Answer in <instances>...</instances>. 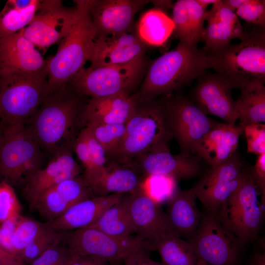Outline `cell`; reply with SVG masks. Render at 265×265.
<instances>
[{"label": "cell", "instance_id": "obj_1", "mask_svg": "<svg viewBox=\"0 0 265 265\" xmlns=\"http://www.w3.org/2000/svg\"><path fill=\"white\" fill-rule=\"evenodd\" d=\"M82 97L67 85L50 91L30 118V129L40 146L54 154L73 146L79 122L83 121L85 105Z\"/></svg>", "mask_w": 265, "mask_h": 265}, {"label": "cell", "instance_id": "obj_2", "mask_svg": "<svg viewBox=\"0 0 265 265\" xmlns=\"http://www.w3.org/2000/svg\"><path fill=\"white\" fill-rule=\"evenodd\" d=\"M208 68L207 55L201 49L179 42L149 65L136 93L138 101L149 102L171 94L189 85Z\"/></svg>", "mask_w": 265, "mask_h": 265}, {"label": "cell", "instance_id": "obj_3", "mask_svg": "<svg viewBox=\"0 0 265 265\" xmlns=\"http://www.w3.org/2000/svg\"><path fill=\"white\" fill-rule=\"evenodd\" d=\"M265 28L255 26L239 43L206 53L210 68L238 88L254 81L265 82Z\"/></svg>", "mask_w": 265, "mask_h": 265}, {"label": "cell", "instance_id": "obj_4", "mask_svg": "<svg viewBox=\"0 0 265 265\" xmlns=\"http://www.w3.org/2000/svg\"><path fill=\"white\" fill-rule=\"evenodd\" d=\"M77 15L55 54L47 60L49 92L66 85L89 61L96 32L90 16L88 0H75Z\"/></svg>", "mask_w": 265, "mask_h": 265}, {"label": "cell", "instance_id": "obj_5", "mask_svg": "<svg viewBox=\"0 0 265 265\" xmlns=\"http://www.w3.org/2000/svg\"><path fill=\"white\" fill-rule=\"evenodd\" d=\"M172 138L167 117L164 96L139 102L126 123L125 134L112 159H132L148 152L169 149Z\"/></svg>", "mask_w": 265, "mask_h": 265}, {"label": "cell", "instance_id": "obj_6", "mask_svg": "<svg viewBox=\"0 0 265 265\" xmlns=\"http://www.w3.org/2000/svg\"><path fill=\"white\" fill-rule=\"evenodd\" d=\"M261 191L251 171L214 215L217 220L244 244L255 239L262 227L265 206Z\"/></svg>", "mask_w": 265, "mask_h": 265}, {"label": "cell", "instance_id": "obj_7", "mask_svg": "<svg viewBox=\"0 0 265 265\" xmlns=\"http://www.w3.org/2000/svg\"><path fill=\"white\" fill-rule=\"evenodd\" d=\"M49 93L47 68L33 74L0 76L1 123H25L35 113Z\"/></svg>", "mask_w": 265, "mask_h": 265}, {"label": "cell", "instance_id": "obj_8", "mask_svg": "<svg viewBox=\"0 0 265 265\" xmlns=\"http://www.w3.org/2000/svg\"><path fill=\"white\" fill-rule=\"evenodd\" d=\"M147 70L145 57L119 66L81 69L67 85L81 96L131 95Z\"/></svg>", "mask_w": 265, "mask_h": 265}, {"label": "cell", "instance_id": "obj_9", "mask_svg": "<svg viewBox=\"0 0 265 265\" xmlns=\"http://www.w3.org/2000/svg\"><path fill=\"white\" fill-rule=\"evenodd\" d=\"M1 124L0 176L12 186L25 182L39 168L41 149L24 123Z\"/></svg>", "mask_w": 265, "mask_h": 265}, {"label": "cell", "instance_id": "obj_10", "mask_svg": "<svg viewBox=\"0 0 265 265\" xmlns=\"http://www.w3.org/2000/svg\"><path fill=\"white\" fill-rule=\"evenodd\" d=\"M60 232L62 241L74 254L97 257L109 263L125 260L139 251L152 250L149 241L137 236L121 238L92 228Z\"/></svg>", "mask_w": 265, "mask_h": 265}, {"label": "cell", "instance_id": "obj_11", "mask_svg": "<svg viewBox=\"0 0 265 265\" xmlns=\"http://www.w3.org/2000/svg\"><path fill=\"white\" fill-rule=\"evenodd\" d=\"M188 242L198 259L208 265H238L244 244L209 212Z\"/></svg>", "mask_w": 265, "mask_h": 265}, {"label": "cell", "instance_id": "obj_12", "mask_svg": "<svg viewBox=\"0 0 265 265\" xmlns=\"http://www.w3.org/2000/svg\"><path fill=\"white\" fill-rule=\"evenodd\" d=\"M168 124L181 153L193 154L196 144L218 123L205 114L184 95L164 96Z\"/></svg>", "mask_w": 265, "mask_h": 265}, {"label": "cell", "instance_id": "obj_13", "mask_svg": "<svg viewBox=\"0 0 265 265\" xmlns=\"http://www.w3.org/2000/svg\"><path fill=\"white\" fill-rule=\"evenodd\" d=\"M78 8L65 6L62 0H40L30 23L23 29L24 36L45 52L52 45L60 43L76 20Z\"/></svg>", "mask_w": 265, "mask_h": 265}, {"label": "cell", "instance_id": "obj_14", "mask_svg": "<svg viewBox=\"0 0 265 265\" xmlns=\"http://www.w3.org/2000/svg\"><path fill=\"white\" fill-rule=\"evenodd\" d=\"M247 172L236 153L224 162L211 167L192 188L208 212L215 214L240 185Z\"/></svg>", "mask_w": 265, "mask_h": 265}, {"label": "cell", "instance_id": "obj_15", "mask_svg": "<svg viewBox=\"0 0 265 265\" xmlns=\"http://www.w3.org/2000/svg\"><path fill=\"white\" fill-rule=\"evenodd\" d=\"M234 88V85L222 76L204 72L197 78L191 99L206 115L236 125V101L232 95Z\"/></svg>", "mask_w": 265, "mask_h": 265}, {"label": "cell", "instance_id": "obj_16", "mask_svg": "<svg viewBox=\"0 0 265 265\" xmlns=\"http://www.w3.org/2000/svg\"><path fill=\"white\" fill-rule=\"evenodd\" d=\"M72 147H65L54 154L46 167L38 168L25 181L23 192L30 209L35 210L39 199L50 188L80 175L81 169L73 156Z\"/></svg>", "mask_w": 265, "mask_h": 265}, {"label": "cell", "instance_id": "obj_17", "mask_svg": "<svg viewBox=\"0 0 265 265\" xmlns=\"http://www.w3.org/2000/svg\"><path fill=\"white\" fill-rule=\"evenodd\" d=\"M149 2L145 0H88L96 37L129 32L135 14Z\"/></svg>", "mask_w": 265, "mask_h": 265}, {"label": "cell", "instance_id": "obj_18", "mask_svg": "<svg viewBox=\"0 0 265 265\" xmlns=\"http://www.w3.org/2000/svg\"><path fill=\"white\" fill-rule=\"evenodd\" d=\"M126 198L137 237L150 241L165 234H171L166 213L160 203L148 195L141 186L129 193Z\"/></svg>", "mask_w": 265, "mask_h": 265}, {"label": "cell", "instance_id": "obj_19", "mask_svg": "<svg viewBox=\"0 0 265 265\" xmlns=\"http://www.w3.org/2000/svg\"><path fill=\"white\" fill-rule=\"evenodd\" d=\"M132 160L143 175L165 176L177 180L189 179L199 175L203 161L196 155L173 154L169 149L151 151Z\"/></svg>", "mask_w": 265, "mask_h": 265}, {"label": "cell", "instance_id": "obj_20", "mask_svg": "<svg viewBox=\"0 0 265 265\" xmlns=\"http://www.w3.org/2000/svg\"><path fill=\"white\" fill-rule=\"evenodd\" d=\"M46 68L47 60L24 36L23 29L0 38V76L33 74Z\"/></svg>", "mask_w": 265, "mask_h": 265}, {"label": "cell", "instance_id": "obj_21", "mask_svg": "<svg viewBox=\"0 0 265 265\" xmlns=\"http://www.w3.org/2000/svg\"><path fill=\"white\" fill-rule=\"evenodd\" d=\"M147 49L136 34L129 32L96 37L90 67L122 65L144 57Z\"/></svg>", "mask_w": 265, "mask_h": 265}, {"label": "cell", "instance_id": "obj_22", "mask_svg": "<svg viewBox=\"0 0 265 265\" xmlns=\"http://www.w3.org/2000/svg\"><path fill=\"white\" fill-rule=\"evenodd\" d=\"M201 49L206 53L219 50L231 43L234 39H242L246 31L235 12L226 6L222 0H217L207 11Z\"/></svg>", "mask_w": 265, "mask_h": 265}, {"label": "cell", "instance_id": "obj_23", "mask_svg": "<svg viewBox=\"0 0 265 265\" xmlns=\"http://www.w3.org/2000/svg\"><path fill=\"white\" fill-rule=\"evenodd\" d=\"M94 196L83 176L80 175L48 190L39 199L35 210L47 222L59 217L76 203Z\"/></svg>", "mask_w": 265, "mask_h": 265}, {"label": "cell", "instance_id": "obj_24", "mask_svg": "<svg viewBox=\"0 0 265 265\" xmlns=\"http://www.w3.org/2000/svg\"><path fill=\"white\" fill-rule=\"evenodd\" d=\"M243 132L240 126L217 123L196 144L193 154L211 167L218 165L236 153Z\"/></svg>", "mask_w": 265, "mask_h": 265}, {"label": "cell", "instance_id": "obj_25", "mask_svg": "<svg viewBox=\"0 0 265 265\" xmlns=\"http://www.w3.org/2000/svg\"><path fill=\"white\" fill-rule=\"evenodd\" d=\"M142 174L132 159H108L105 170L90 187L95 196L130 193L141 186Z\"/></svg>", "mask_w": 265, "mask_h": 265}, {"label": "cell", "instance_id": "obj_26", "mask_svg": "<svg viewBox=\"0 0 265 265\" xmlns=\"http://www.w3.org/2000/svg\"><path fill=\"white\" fill-rule=\"evenodd\" d=\"M123 197L122 194H112L83 200L72 206L59 217L46 223L58 231L87 228L97 221L105 211Z\"/></svg>", "mask_w": 265, "mask_h": 265}, {"label": "cell", "instance_id": "obj_27", "mask_svg": "<svg viewBox=\"0 0 265 265\" xmlns=\"http://www.w3.org/2000/svg\"><path fill=\"white\" fill-rule=\"evenodd\" d=\"M193 188L176 191L168 200L166 213L171 234L190 238L195 233L201 215Z\"/></svg>", "mask_w": 265, "mask_h": 265}, {"label": "cell", "instance_id": "obj_28", "mask_svg": "<svg viewBox=\"0 0 265 265\" xmlns=\"http://www.w3.org/2000/svg\"><path fill=\"white\" fill-rule=\"evenodd\" d=\"M138 103L136 94L90 98L85 106L84 123L125 124L132 116Z\"/></svg>", "mask_w": 265, "mask_h": 265}, {"label": "cell", "instance_id": "obj_29", "mask_svg": "<svg viewBox=\"0 0 265 265\" xmlns=\"http://www.w3.org/2000/svg\"><path fill=\"white\" fill-rule=\"evenodd\" d=\"M175 36L187 45L197 47L202 40L207 11L196 0H179L172 7Z\"/></svg>", "mask_w": 265, "mask_h": 265}, {"label": "cell", "instance_id": "obj_30", "mask_svg": "<svg viewBox=\"0 0 265 265\" xmlns=\"http://www.w3.org/2000/svg\"><path fill=\"white\" fill-rule=\"evenodd\" d=\"M236 101V113L243 129L253 124L265 122V86L260 81L251 82L240 88Z\"/></svg>", "mask_w": 265, "mask_h": 265}, {"label": "cell", "instance_id": "obj_31", "mask_svg": "<svg viewBox=\"0 0 265 265\" xmlns=\"http://www.w3.org/2000/svg\"><path fill=\"white\" fill-rule=\"evenodd\" d=\"M175 24L162 10L155 8L144 13L136 26L137 35L147 45L161 46L173 33Z\"/></svg>", "mask_w": 265, "mask_h": 265}, {"label": "cell", "instance_id": "obj_32", "mask_svg": "<svg viewBox=\"0 0 265 265\" xmlns=\"http://www.w3.org/2000/svg\"><path fill=\"white\" fill-rule=\"evenodd\" d=\"M150 242L165 265H198L199 260L192 247L180 238L167 233Z\"/></svg>", "mask_w": 265, "mask_h": 265}, {"label": "cell", "instance_id": "obj_33", "mask_svg": "<svg viewBox=\"0 0 265 265\" xmlns=\"http://www.w3.org/2000/svg\"><path fill=\"white\" fill-rule=\"evenodd\" d=\"M87 228L98 229L112 237L129 238L134 233L130 216L126 198L105 211L94 223Z\"/></svg>", "mask_w": 265, "mask_h": 265}, {"label": "cell", "instance_id": "obj_34", "mask_svg": "<svg viewBox=\"0 0 265 265\" xmlns=\"http://www.w3.org/2000/svg\"><path fill=\"white\" fill-rule=\"evenodd\" d=\"M126 125L91 122L85 123V127L104 147L108 159H110L114 157L118 151L125 134Z\"/></svg>", "mask_w": 265, "mask_h": 265}, {"label": "cell", "instance_id": "obj_35", "mask_svg": "<svg viewBox=\"0 0 265 265\" xmlns=\"http://www.w3.org/2000/svg\"><path fill=\"white\" fill-rule=\"evenodd\" d=\"M40 2L35 0L30 6L21 10L5 5L0 12V38L14 34L27 26L33 19Z\"/></svg>", "mask_w": 265, "mask_h": 265}, {"label": "cell", "instance_id": "obj_36", "mask_svg": "<svg viewBox=\"0 0 265 265\" xmlns=\"http://www.w3.org/2000/svg\"><path fill=\"white\" fill-rule=\"evenodd\" d=\"M47 227L46 223H43L22 215L20 216L12 240L15 256L18 260L19 253L29 245Z\"/></svg>", "mask_w": 265, "mask_h": 265}, {"label": "cell", "instance_id": "obj_37", "mask_svg": "<svg viewBox=\"0 0 265 265\" xmlns=\"http://www.w3.org/2000/svg\"><path fill=\"white\" fill-rule=\"evenodd\" d=\"M61 241V232L47 225V228L19 253L18 259L23 263H31L47 249Z\"/></svg>", "mask_w": 265, "mask_h": 265}, {"label": "cell", "instance_id": "obj_38", "mask_svg": "<svg viewBox=\"0 0 265 265\" xmlns=\"http://www.w3.org/2000/svg\"><path fill=\"white\" fill-rule=\"evenodd\" d=\"M76 256L61 241L32 261L30 265H71Z\"/></svg>", "mask_w": 265, "mask_h": 265}, {"label": "cell", "instance_id": "obj_39", "mask_svg": "<svg viewBox=\"0 0 265 265\" xmlns=\"http://www.w3.org/2000/svg\"><path fill=\"white\" fill-rule=\"evenodd\" d=\"M21 206L12 185L0 183V223L20 215Z\"/></svg>", "mask_w": 265, "mask_h": 265}, {"label": "cell", "instance_id": "obj_40", "mask_svg": "<svg viewBox=\"0 0 265 265\" xmlns=\"http://www.w3.org/2000/svg\"><path fill=\"white\" fill-rule=\"evenodd\" d=\"M235 13L246 22L265 28V1L246 0L238 8Z\"/></svg>", "mask_w": 265, "mask_h": 265}, {"label": "cell", "instance_id": "obj_41", "mask_svg": "<svg viewBox=\"0 0 265 265\" xmlns=\"http://www.w3.org/2000/svg\"><path fill=\"white\" fill-rule=\"evenodd\" d=\"M83 129L95 170L94 177L88 184L90 186L105 170L108 162V157L104 147L93 136L88 130L86 127Z\"/></svg>", "mask_w": 265, "mask_h": 265}, {"label": "cell", "instance_id": "obj_42", "mask_svg": "<svg viewBox=\"0 0 265 265\" xmlns=\"http://www.w3.org/2000/svg\"><path fill=\"white\" fill-rule=\"evenodd\" d=\"M243 132L247 141V152L260 155L265 153V125L253 124L246 126Z\"/></svg>", "mask_w": 265, "mask_h": 265}, {"label": "cell", "instance_id": "obj_43", "mask_svg": "<svg viewBox=\"0 0 265 265\" xmlns=\"http://www.w3.org/2000/svg\"><path fill=\"white\" fill-rule=\"evenodd\" d=\"M20 216L21 215L12 217L0 223V242L8 251L15 257L12 240Z\"/></svg>", "mask_w": 265, "mask_h": 265}, {"label": "cell", "instance_id": "obj_44", "mask_svg": "<svg viewBox=\"0 0 265 265\" xmlns=\"http://www.w3.org/2000/svg\"><path fill=\"white\" fill-rule=\"evenodd\" d=\"M251 172L261 191V202H265V153L258 155Z\"/></svg>", "mask_w": 265, "mask_h": 265}, {"label": "cell", "instance_id": "obj_45", "mask_svg": "<svg viewBox=\"0 0 265 265\" xmlns=\"http://www.w3.org/2000/svg\"><path fill=\"white\" fill-rule=\"evenodd\" d=\"M109 263L97 257L76 255L71 265H109Z\"/></svg>", "mask_w": 265, "mask_h": 265}, {"label": "cell", "instance_id": "obj_46", "mask_svg": "<svg viewBox=\"0 0 265 265\" xmlns=\"http://www.w3.org/2000/svg\"><path fill=\"white\" fill-rule=\"evenodd\" d=\"M20 263L0 242V265H18Z\"/></svg>", "mask_w": 265, "mask_h": 265}, {"label": "cell", "instance_id": "obj_47", "mask_svg": "<svg viewBox=\"0 0 265 265\" xmlns=\"http://www.w3.org/2000/svg\"><path fill=\"white\" fill-rule=\"evenodd\" d=\"M34 1L35 0H9L5 5L10 8L21 10L29 7Z\"/></svg>", "mask_w": 265, "mask_h": 265}, {"label": "cell", "instance_id": "obj_48", "mask_svg": "<svg viewBox=\"0 0 265 265\" xmlns=\"http://www.w3.org/2000/svg\"><path fill=\"white\" fill-rule=\"evenodd\" d=\"M248 265H265V252H256L250 259Z\"/></svg>", "mask_w": 265, "mask_h": 265}, {"label": "cell", "instance_id": "obj_49", "mask_svg": "<svg viewBox=\"0 0 265 265\" xmlns=\"http://www.w3.org/2000/svg\"><path fill=\"white\" fill-rule=\"evenodd\" d=\"M246 0H222L223 3L235 12L236 10L244 4Z\"/></svg>", "mask_w": 265, "mask_h": 265}, {"label": "cell", "instance_id": "obj_50", "mask_svg": "<svg viewBox=\"0 0 265 265\" xmlns=\"http://www.w3.org/2000/svg\"><path fill=\"white\" fill-rule=\"evenodd\" d=\"M152 1L156 6V8L160 10L161 8L172 7L173 5H172L171 1L170 0H153Z\"/></svg>", "mask_w": 265, "mask_h": 265}, {"label": "cell", "instance_id": "obj_51", "mask_svg": "<svg viewBox=\"0 0 265 265\" xmlns=\"http://www.w3.org/2000/svg\"><path fill=\"white\" fill-rule=\"evenodd\" d=\"M204 8L210 4H213L217 2V0H196Z\"/></svg>", "mask_w": 265, "mask_h": 265}, {"label": "cell", "instance_id": "obj_52", "mask_svg": "<svg viewBox=\"0 0 265 265\" xmlns=\"http://www.w3.org/2000/svg\"><path fill=\"white\" fill-rule=\"evenodd\" d=\"M198 265H208L206 263L202 260H199Z\"/></svg>", "mask_w": 265, "mask_h": 265}, {"label": "cell", "instance_id": "obj_53", "mask_svg": "<svg viewBox=\"0 0 265 265\" xmlns=\"http://www.w3.org/2000/svg\"><path fill=\"white\" fill-rule=\"evenodd\" d=\"M18 265H26L25 264V263H21L20 264H19Z\"/></svg>", "mask_w": 265, "mask_h": 265}]
</instances>
